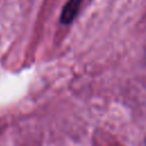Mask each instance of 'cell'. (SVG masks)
<instances>
[{
  "label": "cell",
  "instance_id": "1",
  "mask_svg": "<svg viewBox=\"0 0 146 146\" xmlns=\"http://www.w3.org/2000/svg\"><path fill=\"white\" fill-rule=\"evenodd\" d=\"M82 0H68L65 5V7L63 8V13H62V17L60 21L63 24H70L76 16L79 9H80V5H81Z\"/></svg>",
  "mask_w": 146,
  "mask_h": 146
}]
</instances>
